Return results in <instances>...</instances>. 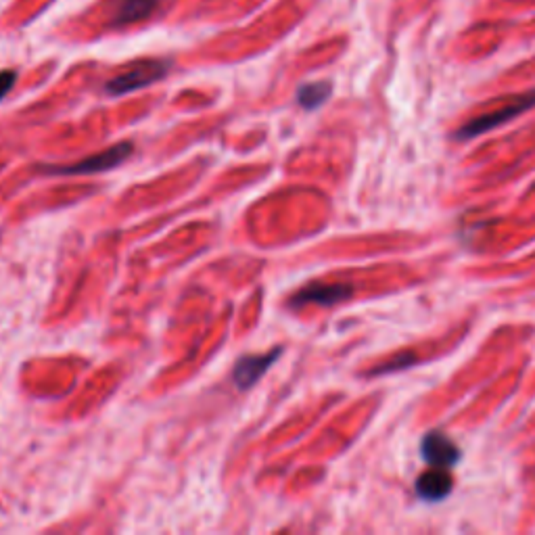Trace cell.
Masks as SVG:
<instances>
[{"mask_svg":"<svg viewBox=\"0 0 535 535\" xmlns=\"http://www.w3.org/2000/svg\"><path fill=\"white\" fill-rule=\"evenodd\" d=\"M134 145L132 143H120V145H113L111 149L99 153V155H92L86 157L78 164L72 166H44L40 172L44 174H57V176H82V174H99L105 170H113L118 168L122 161H126L132 155Z\"/></svg>","mask_w":535,"mask_h":535,"instance_id":"2","label":"cell"},{"mask_svg":"<svg viewBox=\"0 0 535 535\" xmlns=\"http://www.w3.org/2000/svg\"><path fill=\"white\" fill-rule=\"evenodd\" d=\"M416 360H418V358H416L414 354H410V352H402V354H398V356H393L389 362L377 366L375 370H370V375H372V377H377V375H389V372H398V370L408 368V366L414 364Z\"/></svg>","mask_w":535,"mask_h":535,"instance_id":"10","label":"cell"},{"mask_svg":"<svg viewBox=\"0 0 535 535\" xmlns=\"http://www.w3.org/2000/svg\"><path fill=\"white\" fill-rule=\"evenodd\" d=\"M15 80H17V72H13V69H3V72H0V101H3L11 88L15 86Z\"/></svg>","mask_w":535,"mask_h":535,"instance_id":"11","label":"cell"},{"mask_svg":"<svg viewBox=\"0 0 535 535\" xmlns=\"http://www.w3.org/2000/svg\"><path fill=\"white\" fill-rule=\"evenodd\" d=\"M157 9V0H120V5L113 11L111 23L118 28L130 26V23L149 19Z\"/></svg>","mask_w":535,"mask_h":535,"instance_id":"8","label":"cell"},{"mask_svg":"<svg viewBox=\"0 0 535 535\" xmlns=\"http://www.w3.org/2000/svg\"><path fill=\"white\" fill-rule=\"evenodd\" d=\"M452 475L448 469L431 467L416 479V494L427 502H439L450 496L452 492Z\"/></svg>","mask_w":535,"mask_h":535,"instance_id":"7","label":"cell"},{"mask_svg":"<svg viewBox=\"0 0 535 535\" xmlns=\"http://www.w3.org/2000/svg\"><path fill=\"white\" fill-rule=\"evenodd\" d=\"M281 356V347L278 350H272L268 354H258V356H243L237 364L235 370H232V381L239 389H251L255 383H258L268 368L272 366V362Z\"/></svg>","mask_w":535,"mask_h":535,"instance_id":"6","label":"cell"},{"mask_svg":"<svg viewBox=\"0 0 535 535\" xmlns=\"http://www.w3.org/2000/svg\"><path fill=\"white\" fill-rule=\"evenodd\" d=\"M535 105V90L527 92V95H521L517 97L513 103H506L502 105L500 109L496 111H490V113H483L479 115V118L471 120L464 124L458 132H456V138L458 141H467V138H475L479 134H485V132H490L506 122H510L513 118H517V115L525 113L527 109H531Z\"/></svg>","mask_w":535,"mask_h":535,"instance_id":"1","label":"cell"},{"mask_svg":"<svg viewBox=\"0 0 535 535\" xmlns=\"http://www.w3.org/2000/svg\"><path fill=\"white\" fill-rule=\"evenodd\" d=\"M421 454L429 467H435V469H452L462 458L460 448L446 433H441V431H431L423 437Z\"/></svg>","mask_w":535,"mask_h":535,"instance_id":"4","label":"cell"},{"mask_svg":"<svg viewBox=\"0 0 535 535\" xmlns=\"http://www.w3.org/2000/svg\"><path fill=\"white\" fill-rule=\"evenodd\" d=\"M354 289L350 285H308L299 289L291 299V308H304V306H335L341 301L350 299Z\"/></svg>","mask_w":535,"mask_h":535,"instance_id":"5","label":"cell"},{"mask_svg":"<svg viewBox=\"0 0 535 535\" xmlns=\"http://www.w3.org/2000/svg\"><path fill=\"white\" fill-rule=\"evenodd\" d=\"M329 97H331V84L314 82V84H306L299 88L297 103L304 109H318Z\"/></svg>","mask_w":535,"mask_h":535,"instance_id":"9","label":"cell"},{"mask_svg":"<svg viewBox=\"0 0 535 535\" xmlns=\"http://www.w3.org/2000/svg\"><path fill=\"white\" fill-rule=\"evenodd\" d=\"M168 74V63L161 61H143L138 65H132L128 72L120 74L118 78H113L107 84V90L111 95H124V92H132L136 88L149 86L157 82L159 78H164Z\"/></svg>","mask_w":535,"mask_h":535,"instance_id":"3","label":"cell"}]
</instances>
